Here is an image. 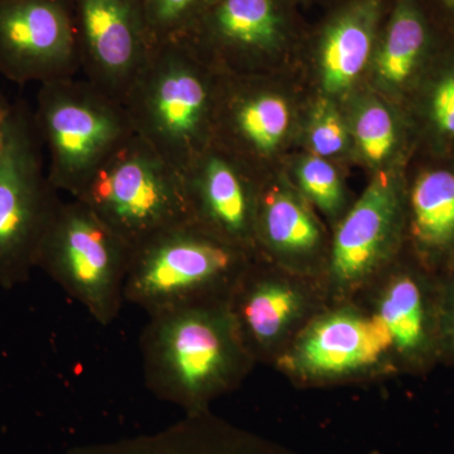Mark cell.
Wrapping results in <instances>:
<instances>
[{
    "label": "cell",
    "instance_id": "6da1fadb",
    "mask_svg": "<svg viewBox=\"0 0 454 454\" xmlns=\"http://www.w3.org/2000/svg\"><path fill=\"white\" fill-rule=\"evenodd\" d=\"M149 317L140 337L146 387L186 414L207 411L212 400L238 387L252 367L229 301Z\"/></svg>",
    "mask_w": 454,
    "mask_h": 454
},
{
    "label": "cell",
    "instance_id": "7a4b0ae2",
    "mask_svg": "<svg viewBox=\"0 0 454 454\" xmlns=\"http://www.w3.org/2000/svg\"><path fill=\"white\" fill-rule=\"evenodd\" d=\"M184 41L151 49L124 104L134 133L182 173L212 142L216 86Z\"/></svg>",
    "mask_w": 454,
    "mask_h": 454
},
{
    "label": "cell",
    "instance_id": "3957f363",
    "mask_svg": "<svg viewBox=\"0 0 454 454\" xmlns=\"http://www.w3.org/2000/svg\"><path fill=\"white\" fill-rule=\"evenodd\" d=\"M247 265V250L190 221L133 247L125 301L149 316L192 304L229 301Z\"/></svg>",
    "mask_w": 454,
    "mask_h": 454
},
{
    "label": "cell",
    "instance_id": "277c9868",
    "mask_svg": "<svg viewBox=\"0 0 454 454\" xmlns=\"http://www.w3.org/2000/svg\"><path fill=\"white\" fill-rule=\"evenodd\" d=\"M33 116L49 153L51 184L73 199L136 134L124 104L85 77L40 85Z\"/></svg>",
    "mask_w": 454,
    "mask_h": 454
},
{
    "label": "cell",
    "instance_id": "5b68a950",
    "mask_svg": "<svg viewBox=\"0 0 454 454\" xmlns=\"http://www.w3.org/2000/svg\"><path fill=\"white\" fill-rule=\"evenodd\" d=\"M61 203L44 168L32 107L25 100L8 101L0 137V288L28 282Z\"/></svg>",
    "mask_w": 454,
    "mask_h": 454
},
{
    "label": "cell",
    "instance_id": "8992f818",
    "mask_svg": "<svg viewBox=\"0 0 454 454\" xmlns=\"http://www.w3.org/2000/svg\"><path fill=\"white\" fill-rule=\"evenodd\" d=\"M133 247L89 206L73 199L59 205L42 239L41 268L98 324H113L125 301Z\"/></svg>",
    "mask_w": 454,
    "mask_h": 454
},
{
    "label": "cell",
    "instance_id": "52a82bcc",
    "mask_svg": "<svg viewBox=\"0 0 454 454\" xmlns=\"http://www.w3.org/2000/svg\"><path fill=\"white\" fill-rule=\"evenodd\" d=\"M76 200L131 245L193 221L184 176L134 134Z\"/></svg>",
    "mask_w": 454,
    "mask_h": 454
},
{
    "label": "cell",
    "instance_id": "ba28073f",
    "mask_svg": "<svg viewBox=\"0 0 454 454\" xmlns=\"http://www.w3.org/2000/svg\"><path fill=\"white\" fill-rule=\"evenodd\" d=\"M79 73L73 0H0V76L43 85Z\"/></svg>",
    "mask_w": 454,
    "mask_h": 454
},
{
    "label": "cell",
    "instance_id": "9c48e42d",
    "mask_svg": "<svg viewBox=\"0 0 454 454\" xmlns=\"http://www.w3.org/2000/svg\"><path fill=\"white\" fill-rule=\"evenodd\" d=\"M82 73L124 101L151 52L145 0H73Z\"/></svg>",
    "mask_w": 454,
    "mask_h": 454
},
{
    "label": "cell",
    "instance_id": "30bf717a",
    "mask_svg": "<svg viewBox=\"0 0 454 454\" xmlns=\"http://www.w3.org/2000/svg\"><path fill=\"white\" fill-rule=\"evenodd\" d=\"M402 221L395 179L380 173L337 229L331 253V283L337 291L364 286L389 258Z\"/></svg>",
    "mask_w": 454,
    "mask_h": 454
},
{
    "label": "cell",
    "instance_id": "8fae6325",
    "mask_svg": "<svg viewBox=\"0 0 454 454\" xmlns=\"http://www.w3.org/2000/svg\"><path fill=\"white\" fill-rule=\"evenodd\" d=\"M390 351V334L375 313L342 309L310 322L283 363L303 378L334 379L370 369Z\"/></svg>",
    "mask_w": 454,
    "mask_h": 454
},
{
    "label": "cell",
    "instance_id": "7c38bea8",
    "mask_svg": "<svg viewBox=\"0 0 454 454\" xmlns=\"http://www.w3.org/2000/svg\"><path fill=\"white\" fill-rule=\"evenodd\" d=\"M184 176L193 221L247 252L255 241L258 195L234 157L211 143Z\"/></svg>",
    "mask_w": 454,
    "mask_h": 454
},
{
    "label": "cell",
    "instance_id": "4fadbf2b",
    "mask_svg": "<svg viewBox=\"0 0 454 454\" xmlns=\"http://www.w3.org/2000/svg\"><path fill=\"white\" fill-rule=\"evenodd\" d=\"M229 306L255 360L273 354L291 336L309 312V298L300 284L256 270L249 262Z\"/></svg>",
    "mask_w": 454,
    "mask_h": 454
},
{
    "label": "cell",
    "instance_id": "5bb4252c",
    "mask_svg": "<svg viewBox=\"0 0 454 454\" xmlns=\"http://www.w3.org/2000/svg\"><path fill=\"white\" fill-rule=\"evenodd\" d=\"M279 0H216L184 40L206 64L211 59L265 55L282 43Z\"/></svg>",
    "mask_w": 454,
    "mask_h": 454
},
{
    "label": "cell",
    "instance_id": "9a60e30c",
    "mask_svg": "<svg viewBox=\"0 0 454 454\" xmlns=\"http://www.w3.org/2000/svg\"><path fill=\"white\" fill-rule=\"evenodd\" d=\"M67 454H292L210 411L186 414L160 432L74 447Z\"/></svg>",
    "mask_w": 454,
    "mask_h": 454
},
{
    "label": "cell",
    "instance_id": "2e32d148",
    "mask_svg": "<svg viewBox=\"0 0 454 454\" xmlns=\"http://www.w3.org/2000/svg\"><path fill=\"white\" fill-rule=\"evenodd\" d=\"M381 12V0H354L325 27L319 67L328 94L346 91L366 67L378 40Z\"/></svg>",
    "mask_w": 454,
    "mask_h": 454
},
{
    "label": "cell",
    "instance_id": "e0dca14e",
    "mask_svg": "<svg viewBox=\"0 0 454 454\" xmlns=\"http://www.w3.org/2000/svg\"><path fill=\"white\" fill-rule=\"evenodd\" d=\"M375 315L387 327L394 351L411 363H423L439 342L437 306L414 274H397L387 284Z\"/></svg>",
    "mask_w": 454,
    "mask_h": 454
},
{
    "label": "cell",
    "instance_id": "ac0fdd59",
    "mask_svg": "<svg viewBox=\"0 0 454 454\" xmlns=\"http://www.w3.org/2000/svg\"><path fill=\"white\" fill-rule=\"evenodd\" d=\"M433 28L420 0H396L376 52L379 80L387 88L406 85L428 55Z\"/></svg>",
    "mask_w": 454,
    "mask_h": 454
},
{
    "label": "cell",
    "instance_id": "d6986e66",
    "mask_svg": "<svg viewBox=\"0 0 454 454\" xmlns=\"http://www.w3.org/2000/svg\"><path fill=\"white\" fill-rule=\"evenodd\" d=\"M223 106L215 103V109L223 110V125L232 142L247 149V153L268 155L282 143L289 127V107L284 98L270 92H230Z\"/></svg>",
    "mask_w": 454,
    "mask_h": 454
},
{
    "label": "cell",
    "instance_id": "ffe728a7",
    "mask_svg": "<svg viewBox=\"0 0 454 454\" xmlns=\"http://www.w3.org/2000/svg\"><path fill=\"white\" fill-rule=\"evenodd\" d=\"M411 234L427 258L454 254V170L429 169L415 179L411 191Z\"/></svg>",
    "mask_w": 454,
    "mask_h": 454
},
{
    "label": "cell",
    "instance_id": "44dd1931",
    "mask_svg": "<svg viewBox=\"0 0 454 454\" xmlns=\"http://www.w3.org/2000/svg\"><path fill=\"white\" fill-rule=\"evenodd\" d=\"M255 239L279 255L301 258L316 252L321 230L300 199L273 187L258 195Z\"/></svg>",
    "mask_w": 454,
    "mask_h": 454
},
{
    "label": "cell",
    "instance_id": "7402d4cb",
    "mask_svg": "<svg viewBox=\"0 0 454 454\" xmlns=\"http://www.w3.org/2000/svg\"><path fill=\"white\" fill-rule=\"evenodd\" d=\"M215 2L216 0H145L151 47L184 40Z\"/></svg>",
    "mask_w": 454,
    "mask_h": 454
},
{
    "label": "cell",
    "instance_id": "603a6c76",
    "mask_svg": "<svg viewBox=\"0 0 454 454\" xmlns=\"http://www.w3.org/2000/svg\"><path fill=\"white\" fill-rule=\"evenodd\" d=\"M355 138L361 153L370 163L376 166L384 162L396 145V124L393 114L376 101L366 104L357 113Z\"/></svg>",
    "mask_w": 454,
    "mask_h": 454
},
{
    "label": "cell",
    "instance_id": "cb8c5ba5",
    "mask_svg": "<svg viewBox=\"0 0 454 454\" xmlns=\"http://www.w3.org/2000/svg\"><path fill=\"white\" fill-rule=\"evenodd\" d=\"M298 184L307 199L325 214H339L343 203V190L336 169L324 158L309 155L297 169Z\"/></svg>",
    "mask_w": 454,
    "mask_h": 454
},
{
    "label": "cell",
    "instance_id": "d4e9b609",
    "mask_svg": "<svg viewBox=\"0 0 454 454\" xmlns=\"http://www.w3.org/2000/svg\"><path fill=\"white\" fill-rule=\"evenodd\" d=\"M309 143L318 157H333L345 151L348 143V128L336 107L328 101H319L312 114Z\"/></svg>",
    "mask_w": 454,
    "mask_h": 454
},
{
    "label": "cell",
    "instance_id": "484cf974",
    "mask_svg": "<svg viewBox=\"0 0 454 454\" xmlns=\"http://www.w3.org/2000/svg\"><path fill=\"white\" fill-rule=\"evenodd\" d=\"M428 114L435 133L454 145V65L433 83Z\"/></svg>",
    "mask_w": 454,
    "mask_h": 454
},
{
    "label": "cell",
    "instance_id": "4316f807",
    "mask_svg": "<svg viewBox=\"0 0 454 454\" xmlns=\"http://www.w3.org/2000/svg\"><path fill=\"white\" fill-rule=\"evenodd\" d=\"M439 343L454 355V279L442 291L437 304Z\"/></svg>",
    "mask_w": 454,
    "mask_h": 454
},
{
    "label": "cell",
    "instance_id": "83f0119b",
    "mask_svg": "<svg viewBox=\"0 0 454 454\" xmlns=\"http://www.w3.org/2000/svg\"><path fill=\"white\" fill-rule=\"evenodd\" d=\"M439 8L454 23V0H434Z\"/></svg>",
    "mask_w": 454,
    "mask_h": 454
},
{
    "label": "cell",
    "instance_id": "f1b7e54d",
    "mask_svg": "<svg viewBox=\"0 0 454 454\" xmlns=\"http://www.w3.org/2000/svg\"><path fill=\"white\" fill-rule=\"evenodd\" d=\"M8 101L0 95V137H2L3 119H4L5 109H7Z\"/></svg>",
    "mask_w": 454,
    "mask_h": 454
}]
</instances>
